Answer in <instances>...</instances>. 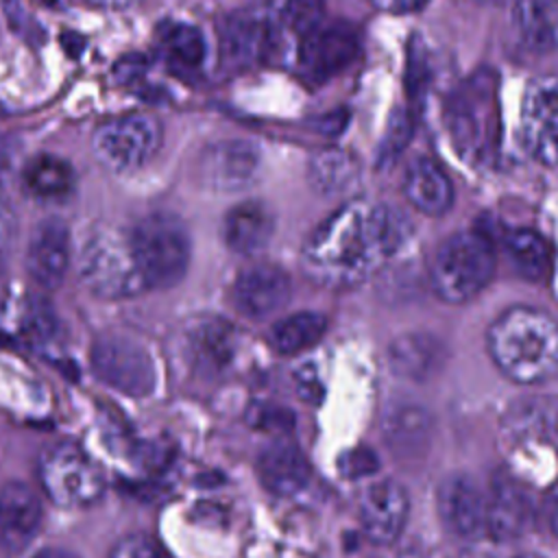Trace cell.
I'll use <instances>...</instances> for the list:
<instances>
[{"label": "cell", "mask_w": 558, "mask_h": 558, "mask_svg": "<svg viewBox=\"0 0 558 558\" xmlns=\"http://www.w3.org/2000/svg\"><path fill=\"white\" fill-rule=\"evenodd\" d=\"M44 521V508L35 488L11 480L0 486V547L17 554L31 545Z\"/></svg>", "instance_id": "16"}, {"label": "cell", "mask_w": 558, "mask_h": 558, "mask_svg": "<svg viewBox=\"0 0 558 558\" xmlns=\"http://www.w3.org/2000/svg\"><path fill=\"white\" fill-rule=\"evenodd\" d=\"M506 253L514 270L527 281H545L551 270V251L543 235L532 229H517L506 235Z\"/></svg>", "instance_id": "27"}, {"label": "cell", "mask_w": 558, "mask_h": 558, "mask_svg": "<svg viewBox=\"0 0 558 558\" xmlns=\"http://www.w3.org/2000/svg\"><path fill=\"white\" fill-rule=\"evenodd\" d=\"M266 44L264 26L251 15H233L222 26L220 48L222 57L231 65H246L259 57Z\"/></svg>", "instance_id": "29"}, {"label": "cell", "mask_w": 558, "mask_h": 558, "mask_svg": "<svg viewBox=\"0 0 558 558\" xmlns=\"http://www.w3.org/2000/svg\"><path fill=\"white\" fill-rule=\"evenodd\" d=\"M257 475L266 490L279 497H290L307 486L310 464L294 442L279 438L259 451Z\"/></svg>", "instance_id": "20"}, {"label": "cell", "mask_w": 558, "mask_h": 558, "mask_svg": "<svg viewBox=\"0 0 558 558\" xmlns=\"http://www.w3.org/2000/svg\"><path fill=\"white\" fill-rule=\"evenodd\" d=\"M89 4L98 7V9H109V11H124L131 9L135 4H140L142 0H87Z\"/></svg>", "instance_id": "42"}, {"label": "cell", "mask_w": 558, "mask_h": 558, "mask_svg": "<svg viewBox=\"0 0 558 558\" xmlns=\"http://www.w3.org/2000/svg\"><path fill=\"white\" fill-rule=\"evenodd\" d=\"M381 434L397 458H421L434 438V416L418 403H392L384 414Z\"/></svg>", "instance_id": "19"}, {"label": "cell", "mask_w": 558, "mask_h": 558, "mask_svg": "<svg viewBox=\"0 0 558 558\" xmlns=\"http://www.w3.org/2000/svg\"><path fill=\"white\" fill-rule=\"evenodd\" d=\"M231 329L222 320H203L190 331V351L201 366L218 368L231 357Z\"/></svg>", "instance_id": "31"}, {"label": "cell", "mask_w": 558, "mask_h": 558, "mask_svg": "<svg viewBox=\"0 0 558 558\" xmlns=\"http://www.w3.org/2000/svg\"><path fill=\"white\" fill-rule=\"evenodd\" d=\"M357 48V33L349 24L336 22L318 26L314 33L303 37L299 63L310 78L327 81L355 59Z\"/></svg>", "instance_id": "17"}, {"label": "cell", "mask_w": 558, "mask_h": 558, "mask_svg": "<svg viewBox=\"0 0 558 558\" xmlns=\"http://www.w3.org/2000/svg\"><path fill=\"white\" fill-rule=\"evenodd\" d=\"M74 183L76 174L72 163L52 153H39L31 157L22 170L24 190L41 201L65 198L74 190Z\"/></svg>", "instance_id": "24"}, {"label": "cell", "mask_w": 558, "mask_h": 558, "mask_svg": "<svg viewBox=\"0 0 558 558\" xmlns=\"http://www.w3.org/2000/svg\"><path fill=\"white\" fill-rule=\"evenodd\" d=\"M399 558H449L438 547L425 545V543H410L399 551Z\"/></svg>", "instance_id": "39"}, {"label": "cell", "mask_w": 558, "mask_h": 558, "mask_svg": "<svg viewBox=\"0 0 558 558\" xmlns=\"http://www.w3.org/2000/svg\"><path fill=\"white\" fill-rule=\"evenodd\" d=\"M486 349L514 384H543L558 375V320L538 307H508L490 323Z\"/></svg>", "instance_id": "2"}, {"label": "cell", "mask_w": 558, "mask_h": 558, "mask_svg": "<svg viewBox=\"0 0 558 558\" xmlns=\"http://www.w3.org/2000/svg\"><path fill=\"white\" fill-rule=\"evenodd\" d=\"M373 7L386 13H412L423 9L429 0H371Z\"/></svg>", "instance_id": "38"}, {"label": "cell", "mask_w": 558, "mask_h": 558, "mask_svg": "<svg viewBox=\"0 0 558 558\" xmlns=\"http://www.w3.org/2000/svg\"><path fill=\"white\" fill-rule=\"evenodd\" d=\"M475 2H490V0H475Z\"/></svg>", "instance_id": "45"}, {"label": "cell", "mask_w": 558, "mask_h": 558, "mask_svg": "<svg viewBox=\"0 0 558 558\" xmlns=\"http://www.w3.org/2000/svg\"><path fill=\"white\" fill-rule=\"evenodd\" d=\"M390 368L410 381H429L445 366V347L429 333H405L388 349Z\"/></svg>", "instance_id": "22"}, {"label": "cell", "mask_w": 558, "mask_h": 558, "mask_svg": "<svg viewBox=\"0 0 558 558\" xmlns=\"http://www.w3.org/2000/svg\"><path fill=\"white\" fill-rule=\"evenodd\" d=\"M410 233L412 225L401 209L351 201L310 233L301 266L318 286L353 288L381 270L403 248Z\"/></svg>", "instance_id": "1"}, {"label": "cell", "mask_w": 558, "mask_h": 558, "mask_svg": "<svg viewBox=\"0 0 558 558\" xmlns=\"http://www.w3.org/2000/svg\"><path fill=\"white\" fill-rule=\"evenodd\" d=\"M161 124L148 113H122L102 120L92 133V155L113 174L146 168L161 146Z\"/></svg>", "instance_id": "8"}, {"label": "cell", "mask_w": 558, "mask_h": 558, "mask_svg": "<svg viewBox=\"0 0 558 558\" xmlns=\"http://www.w3.org/2000/svg\"><path fill=\"white\" fill-rule=\"evenodd\" d=\"M248 423L259 432L279 434V438H283L294 427V412L277 403H253L248 412Z\"/></svg>", "instance_id": "33"}, {"label": "cell", "mask_w": 558, "mask_h": 558, "mask_svg": "<svg viewBox=\"0 0 558 558\" xmlns=\"http://www.w3.org/2000/svg\"><path fill=\"white\" fill-rule=\"evenodd\" d=\"M512 558H551V556H547L543 551H519Z\"/></svg>", "instance_id": "44"}, {"label": "cell", "mask_w": 558, "mask_h": 558, "mask_svg": "<svg viewBox=\"0 0 558 558\" xmlns=\"http://www.w3.org/2000/svg\"><path fill=\"white\" fill-rule=\"evenodd\" d=\"M514 24L534 48L558 46V0H519Z\"/></svg>", "instance_id": "28"}, {"label": "cell", "mask_w": 558, "mask_h": 558, "mask_svg": "<svg viewBox=\"0 0 558 558\" xmlns=\"http://www.w3.org/2000/svg\"><path fill=\"white\" fill-rule=\"evenodd\" d=\"M495 246L480 229H466L438 244L429 266L434 292L447 303L475 299L493 279Z\"/></svg>", "instance_id": "5"}, {"label": "cell", "mask_w": 558, "mask_h": 558, "mask_svg": "<svg viewBox=\"0 0 558 558\" xmlns=\"http://www.w3.org/2000/svg\"><path fill=\"white\" fill-rule=\"evenodd\" d=\"M109 558H168L166 549L148 534H126L116 541Z\"/></svg>", "instance_id": "35"}, {"label": "cell", "mask_w": 558, "mask_h": 558, "mask_svg": "<svg viewBox=\"0 0 558 558\" xmlns=\"http://www.w3.org/2000/svg\"><path fill=\"white\" fill-rule=\"evenodd\" d=\"M436 510L449 534L462 541L486 536V493L466 473H451L436 488Z\"/></svg>", "instance_id": "11"}, {"label": "cell", "mask_w": 558, "mask_h": 558, "mask_svg": "<svg viewBox=\"0 0 558 558\" xmlns=\"http://www.w3.org/2000/svg\"><path fill=\"white\" fill-rule=\"evenodd\" d=\"M288 275L270 264H255L244 268L231 288L233 305L248 318H264L281 310L290 299Z\"/></svg>", "instance_id": "18"}, {"label": "cell", "mask_w": 558, "mask_h": 558, "mask_svg": "<svg viewBox=\"0 0 558 558\" xmlns=\"http://www.w3.org/2000/svg\"><path fill=\"white\" fill-rule=\"evenodd\" d=\"M532 521L534 504L530 490L514 475L495 473L486 495V536L514 541L530 530Z\"/></svg>", "instance_id": "15"}, {"label": "cell", "mask_w": 558, "mask_h": 558, "mask_svg": "<svg viewBox=\"0 0 558 558\" xmlns=\"http://www.w3.org/2000/svg\"><path fill=\"white\" fill-rule=\"evenodd\" d=\"M381 466L379 462V456L366 447V445H357V447H351L347 451L340 453L338 458V473L347 480H362V477H368L373 473H377Z\"/></svg>", "instance_id": "34"}, {"label": "cell", "mask_w": 558, "mask_h": 558, "mask_svg": "<svg viewBox=\"0 0 558 558\" xmlns=\"http://www.w3.org/2000/svg\"><path fill=\"white\" fill-rule=\"evenodd\" d=\"M74 268L83 288L98 299H129L146 290L126 233L111 227H100L85 235L76 251Z\"/></svg>", "instance_id": "6"}, {"label": "cell", "mask_w": 558, "mask_h": 558, "mask_svg": "<svg viewBox=\"0 0 558 558\" xmlns=\"http://www.w3.org/2000/svg\"><path fill=\"white\" fill-rule=\"evenodd\" d=\"M37 482L59 508H87L105 493L100 464L76 442L46 447L37 460Z\"/></svg>", "instance_id": "7"}, {"label": "cell", "mask_w": 558, "mask_h": 558, "mask_svg": "<svg viewBox=\"0 0 558 558\" xmlns=\"http://www.w3.org/2000/svg\"><path fill=\"white\" fill-rule=\"evenodd\" d=\"M357 174V166L349 153L342 150H320L310 161L312 185L323 194H342L351 187V181Z\"/></svg>", "instance_id": "30"}, {"label": "cell", "mask_w": 558, "mask_h": 558, "mask_svg": "<svg viewBox=\"0 0 558 558\" xmlns=\"http://www.w3.org/2000/svg\"><path fill=\"white\" fill-rule=\"evenodd\" d=\"M89 362L100 381L126 397H148L157 386V371L148 349L124 333L100 336L92 344Z\"/></svg>", "instance_id": "9"}, {"label": "cell", "mask_w": 558, "mask_h": 558, "mask_svg": "<svg viewBox=\"0 0 558 558\" xmlns=\"http://www.w3.org/2000/svg\"><path fill=\"white\" fill-rule=\"evenodd\" d=\"M327 331V318L318 312H296L270 327V347L281 355H296L312 349Z\"/></svg>", "instance_id": "26"}, {"label": "cell", "mask_w": 558, "mask_h": 558, "mask_svg": "<svg viewBox=\"0 0 558 558\" xmlns=\"http://www.w3.org/2000/svg\"><path fill=\"white\" fill-rule=\"evenodd\" d=\"M408 512V493L395 480H377L360 495V525L364 536L375 545H392L405 527Z\"/></svg>", "instance_id": "13"}, {"label": "cell", "mask_w": 558, "mask_h": 558, "mask_svg": "<svg viewBox=\"0 0 558 558\" xmlns=\"http://www.w3.org/2000/svg\"><path fill=\"white\" fill-rule=\"evenodd\" d=\"M126 238L146 290H168L185 277L192 240L179 216L170 211L146 214L131 227Z\"/></svg>", "instance_id": "4"}, {"label": "cell", "mask_w": 558, "mask_h": 558, "mask_svg": "<svg viewBox=\"0 0 558 558\" xmlns=\"http://www.w3.org/2000/svg\"><path fill=\"white\" fill-rule=\"evenodd\" d=\"M72 266L70 227L59 216L39 220L28 238L26 270L44 290H57Z\"/></svg>", "instance_id": "12"}, {"label": "cell", "mask_w": 558, "mask_h": 558, "mask_svg": "<svg viewBox=\"0 0 558 558\" xmlns=\"http://www.w3.org/2000/svg\"><path fill=\"white\" fill-rule=\"evenodd\" d=\"M325 15V0H288L283 7V20L288 28L301 37L314 33Z\"/></svg>", "instance_id": "32"}, {"label": "cell", "mask_w": 558, "mask_h": 558, "mask_svg": "<svg viewBox=\"0 0 558 558\" xmlns=\"http://www.w3.org/2000/svg\"><path fill=\"white\" fill-rule=\"evenodd\" d=\"M521 142L543 166H558V74L527 83L521 102Z\"/></svg>", "instance_id": "10"}, {"label": "cell", "mask_w": 558, "mask_h": 558, "mask_svg": "<svg viewBox=\"0 0 558 558\" xmlns=\"http://www.w3.org/2000/svg\"><path fill=\"white\" fill-rule=\"evenodd\" d=\"M545 514H547V521H549L551 532H554L556 538H558V480L551 484V488H549V493H547V499H545Z\"/></svg>", "instance_id": "40"}, {"label": "cell", "mask_w": 558, "mask_h": 558, "mask_svg": "<svg viewBox=\"0 0 558 558\" xmlns=\"http://www.w3.org/2000/svg\"><path fill=\"white\" fill-rule=\"evenodd\" d=\"M259 150L246 140H220L209 144L198 159L201 181L216 192H238L255 181Z\"/></svg>", "instance_id": "14"}, {"label": "cell", "mask_w": 558, "mask_h": 558, "mask_svg": "<svg viewBox=\"0 0 558 558\" xmlns=\"http://www.w3.org/2000/svg\"><path fill=\"white\" fill-rule=\"evenodd\" d=\"M408 131H410V120L405 118V116H395V120H392V129H390V133H388V140L384 142V155L390 159V157H395L401 148H403V144H405V140H408Z\"/></svg>", "instance_id": "36"}, {"label": "cell", "mask_w": 558, "mask_h": 558, "mask_svg": "<svg viewBox=\"0 0 558 558\" xmlns=\"http://www.w3.org/2000/svg\"><path fill=\"white\" fill-rule=\"evenodd\" d=\"M275 231L272 211L262 201H244L231 207L222 220L225 244L240 255L262 251Z\"/></svg>", "instance_id": "21"}, {"label": "cell", "mask_w": 558, "mask_h": 558, "mask_svg": "<svg viewBox=\"0 0 558 558\" xmlns=\"http://www.w3.org/2000/svg\"><path fill=\"white\" fill-rule=\"evenodd\" d=\"M296 388H299V395H301L305 401H310V403H318L320 397H323V388L318 386L316 377H307V379L303 377V379H299Z\"/></svg>", "instance_id": "41"}, {"label": "cell", "mask_w": 558, "mask_h": 558, "mask_svg": "<svg viewBox=\"0 0 558 558\" xmlns=\"http://www.w3.org/2000/svg\"><path fill=\"white\" fill-rule=\"evenodd\" d=\"M13 238H15V218H13V211L0 201V266L4 264V259H7L9 253H11Z\"/></svg>", "instance_id": "37"}, {"label": "cell", "mask_w": 558, "mask_h": 558, "mask_svg": "<svg viewBox=\"0 0 558 558\" xmlns=\"http://www.w3.org/2000/svg\"><path fill=\"white\" fill-rule=\"evenodd\" d=\"M157 46L166 61L179 70H198L207 54V44L198 26L187 22H163L157 28Z\"/></svg>", "instance_id": "25"}, {"label": "cell", "mask_w": 558, "mask_h": 558, "mask_svg": "<svg viewBox=\"0 0 558 558\" xmlns=\"http://www.w3.org/2000/svg\"><path fill=\"white\" fill-rule=\"evenodd\" d=\"M31 558H78V556L70 549H63V547H44L37 554H33Z\"/></svg>", "instance_id": "43"}, {"label": "cell", "mask_w": 558, "mask_h": 558, "mask_svg": "<svg viewBox=\"0 0 558 558\" xmlns=\"http://www.w3.org/2000/svg\"><path fill=\"white\" fill-rule=\"evenodd\" d=\"M403 194L410 205L425 216H440L453 203V185L449 177L436 161L427 157L412 161L408 168L403 179Z\"/></svg>", "instance_id": "23"}, {"label": "cell", "mask_w": 558, "mask_h": 558, "mask_svg": "<svg viewBox=\"0 0 558 558\" xmlns=\"http://www.w3.org/2000/svg\"><path fill=\"white\" fill-rule=\"evenodd\" d=\"M497 76L482 68L451 94L447 102V129L462 159L490 163L499 148V96Z\"/></svg>", "instance_id": "3"}]
</instances>
